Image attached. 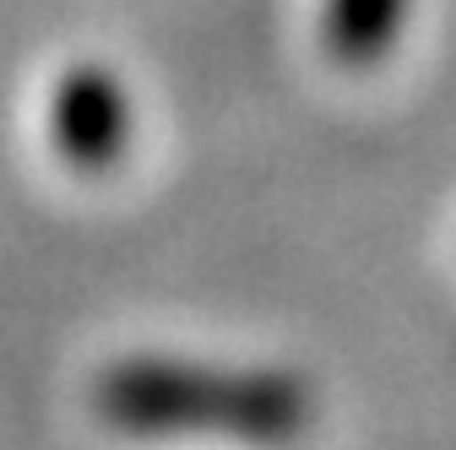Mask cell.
<instances>
[{"mask_svg":"<svg viewBox=\"0 0 456 450\" xmlns=\"http://www.w3.org/2000/svg\"><path fill=\"white\" fill-rule=\"evenodd\" d=\"M408 0H326L321 6V44L337 66H375L396 49Z\"/></svg>","mask_w":456,"mask_h":450,"instance_id":"obj_3","label":"cell"},{"mask_svg":"<svg viewBox=\"0 0 456 450\" xmlns=\"http://www.w3.org/2000/svg\"><path fill=\"white\" fill-rule=\"evenodd\" d=\"M136 131L131 92L103 66H71L49 98V141L82 174H109Z\"/></svg>","mask_w":456,"mask_h":450,"instance_id":"obj_2","label":"cell"},{"mask_svg":"<svg viewBox=\"0 0 456 450\" xmlns=\"http://www.w3.org/2000/svg\"><path fill=\"white\" fill-rule=\"evenodd\" d=\"M93 413L136 439H234L282 450L315 429V390L289 369L120 358L93 380Z\"/></svg>","mask_w":456,"mask_h":450,"instance_id":"obj_1","label":"cell"}]
</instances>
